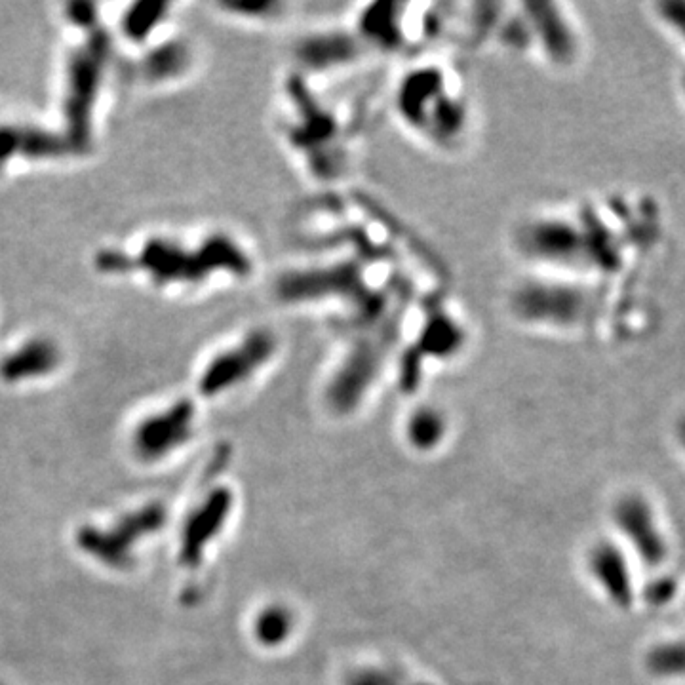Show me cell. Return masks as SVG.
Returning <instances> with one entry per match:
<instances>
[{"label":"cell","instance_id":"1","mask_svg":"<svg viewBox=\"0 0 685 685\" xmlns=\"http://www.w3.org/2000/svg\"><path fill=\"white\" fill-rule=\"evenodd\" d=\"M392 115L427 147L455 153L474 128V103L459 67L446 59L415 58L394 82Z\"/></svg>","mask_w":685,"mask_h":685},{"label":"cell","instance_id":"2","mask_svg":"<svg viewBox=\"0 0 685 685\" xmlns=\"http://www.w3.org/2000/svg\"><path fill=\"white\" fill-rule=\"evenodd\" d=\"M136 265L149 271L158 282H198L217 271L246 278L254 267L246 248L223 233L206 238L196 252H187L176 242L151 240Z\"/></svg>","mask_w":685,"mask_h":685},{"label":"cell","instance_id":"3","mask_svg":"<svg viewBox=\"0 0 685 685\" xmlns=\"http://www.w3.org/2000/svg\"><path fill=\"white\" fill-rule=\"evenodd\" d=\"M107 39L103 33H94L79 52L71 58L69 86L65 99V115L73 143L79 147L90 139V111L98 96L101 71L107 59Z\"/></svg>","mask_w":685,"mask_h":685},{"label":"cell","instance_id":"4","mask_svg":"<svg viewBox=\"0 0 685 685\" xmlns=\"http://www.w3.org/2000/svg\"><path fill=\"white\" fill-rule=\"evenodd\" d=\"M278 351L280 343L276 333L263 328L246 333L242 341L217 354L208 364L200 377V391L217 394L235 387L269 364Z\"/></svg>","mask_w":685,"mask_h":685},{"label":"cell","instance_id":"5","mask_svg":"<svg viewBox=\"0 0 685 685\" xmlns=\"http://www.w3.org/2000/svg\"><path fill=\"white\" fill-rule=\"evenodd\" d=\"M193 410L189 404H177L174 410L147 419L136 434L137 450L143 455H162L181 444L191 425Z\"/></svg>","mask_w":685,"mask_h":685},{"label":"cell","instance_id":"6","mask_svg":"<svg viewBox=\"0 0 685 685\" xmlns=\"http://www.w3.org/2000/svg\"><path fill=\"white\" fill-rule=\"evenodd\" d=\"M67 151V143L59 137L29 130V128H2L0 130V166L12 155L27 157H54Z\"/></svg>","mask_w":685,"mask_h":685},{"label":"cell","instance_id":"7","mask_svg":"<svg viewBox=\"0 0 685 685\" xmlns=\"http://www.w3.org/2000/svg\"><path fill=\"white\" fill-rule=\"evenodd\" d=\"M58 362V349L50 341L37 339L18 349V353L6 358V362L2 364V375L10 381L35 377L52 372L58 366Z\"/></svg>","mask_w":685,"mask_h":685},{"label":"cell","instance_id":"8","mask_svg":"<svg viewBox=\"0 0 685 685\" xmlns=\"http://www.w3.org/2000/svg\"><path fill=\"white\" fill-rule=\"evenodd\" d=\"M621 522L623 528L630 529L632 539L638 543V547L644 550L646 558L649 560H659L665 554V547L661 537L657 535V529H653L651 514L647 512L644 505H638V501H630V505L623 507L621 512Z\"/></svg>","mask_w":685,"mask_h":685},{"label":"cell","instance_id":"9","mask_svg":"<svg viewBox=\"0 0 685 685\" xmlns=\"http://www.w3.org/2000/svg\"><path fill=\"white\" fill-rule=\"evenodd\" d=\"M168 6L162 2H143L136 4L124 21V29L132 39H143L151 27L157 25Z\"/></svg>","mask_w":685,"mask_h":685},{"label":"cell","instance_id":"10","mask_svg":"<svg viewBox=\"0 0 685 685\" xmlns=\"http://www.w3.org/2000/svg\"><path fill=\"white\" fill-rule=\"evenodd\" d=\"M189 61L187 48L181 44H170L168 48L160 50L147 61V71L153 77H166L179 73Z\"/></svg>","mask_w":685,"mask_h":685},{"label":"cell","instance_id":"11","mask_svg":"<svg viewBox=\"0 0 685 685\" xmlns=\"http://www.w3.org/2000/svg\"><path fill=\"white\" fill-rule=\"evenodd\" d=\"M442 421L434 411L423 410L419 415L413 417L410 423L411 438L421 444H429L436 440V436L442 432L440 429Z\"/></svg>","mask_w":685,"mask_h":685},{"label":"cell","instance_id":"12","mask_svg":"<svg viewBox=\"0 0 685 685\" xmlns=\"http://www.w3.org/2000/svg\"><path fill=\"white\" fill-rule=\"evenodd\" d=\"M674 663H680L685 668V646H668L655 657V668H663L668 674Z\"/></svg>","mask_w":685,"mask_h":685},{"label":"cell","instance_id":"13","mask_svg":"<svg viewBox=\"0 0 685 685\" xmlns=\"http://www.w3.org/2000/svg\"><path fill=\"white\" fill-rule=\"evenodd\" d=\"M71 18L80 23V25L94 21V6H90V4H73L71 6Z\"/></svg>","mask_w":685,"mask_h":685}]
</instances>
